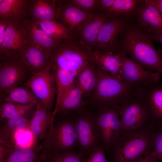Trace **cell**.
Listing matches in <instances>:
<instances>
[{
  "label": "cell",
  "instance_id": "cell-22",
  "mask_svg": "<svg viewBox=\"0 0 162 162\" xmlns=\"http://www.w3.org/2000/svg\"><path fill=\"white\" fill-rule=\"evenodd\" d=\"M29 0H0V21L22 23L29 18Z\"/></svg>",
  "mask_w": 162,
  "mask_h": 162
},
{
  "label": "cell",
  "instance_id": "cell-14",
  "mask_svg": "<svg viewBox=\"0 0 162 162\" xmlns=\"http://www.w3.org/2000/svg\"><path fill=\"white\" fill-rule=\"evenodd\" d=\"M57 2V20H59L60 22L59 23L67 28L74 36L94 14L79 8L70 4L68 1Z\"/></svg>",
  "mask_w": 162,
  "mask_h": 162
},
{
  "label": "cell",
  "instance_id": "cell-17",
  "mask_svg": "<svg viewBox=\"0 0 162 162\" xmlns=\"http://www.w3.org/2000/svg\"><path fill=\"white\" fill-rule=\"evenodd\" d=\"M22 24L26 32L27 41L48 53L51 54L62 41L46 33L31 18L25 20Z\"/></svg>",
  "mask_w": 162,
  "mask_h": 162
},
{
  "label": "cell",
  "instance_id": "cell-25",
  "mask_svg": "<svg viewBox=\"0 0 162 162\" xmlns=\"http://www.w3.org/2000/svg\"><path fill=\"white\" fill-rule=\"evenodd\" d=\"M138 11L140 23L149 32H162V15L149 0L143 1Z\"/></svg>",
  "mask_w": 162,
  "mask_h": 162
},
{
  "label": "cell",
  "instance_id": "cell-41",
  "mask_svg": "<svg viewBox=\"0 0 162 162\" xmlns=\"http://www.w3.org/2000/svg\"><path fill=\"white\" fill-rule=\"evenodd\" d=\"M39 162H49L45 158L42 157V158Z\"/></svg>",
  "mask_w": 162,
  "mask_h": 162
},
{
  "label": "cell",
  "instance_id": "cell-26",
  "mask_svg": "<svg viewBox=\"0 0 162 162\" xmlns=\"http://www.w3.org/2000/svg\"><path fill=\"white\" fill-rule=\"evenodd\" d=\"M28 11L31 18L34 20L56 21L58 16L57 1L29 0Z\"/></svg>",
  "mask_w": 162,
  "mask_h": 162
},
{
  "label": "cell",
  "instance_id": "cell-27",
  "mask_svg": "<svg viewBox=\"0 0 162 162\" xmlns=\"http://www.w3.org/2000/svg\"><path fill=\"white\" fill-rule=\"evenodd\" d=\"M36 105L0 102V120L3 123L9 119L20 117L31 118L34 111Z\"/></svg>",
  "mask_w": 162,
  "mask_h": 162
},
{
  "label": "cell",
  "instance_id": "cell-29",
  "mask_svg": "<svg viewBox=\"0 0 162 162\" xmlns=\"http://www.w3.org/2000/svg\"><path fill=\"white\" fill-rule=\"evenodd\" d=\"M52 71L54 76L57 90L56 106L73 84L76 76L80 72L61 70Z\"/></svg>",
  "mask_w": 162,
  "mask_h": 162
},
{
  "label": "cell",
  "instance_id": "cell-37",
  "mask_svg": "<svg viewBox=\"0 0 162 162\" xmlns=\"http://www.w3.org/2000/svg\"><path fill=\"white\" fill-rule=\"evenodd\" d=\"M115 0H98V6L104 13L110 8Z\"/></svg>",
  "mask_w": 162,
  "mask_h": 162
},
{
  "label": "cell",
  "instance_id": "cell-40",
  "mask_svg": "<svg viewBox=\"0 0 162 162\" xmlns=\"http://www.w3.org/2000/svg\"><path fill=\"white\" fill-rule=\"evenodd\" d=\"M150 154H147L144 157L139 159L135 162H153L150 157Z\"/></svg>",
  "mask_w": 162,
  "mask_h": 162
},
{
  "label": "cell",
  "instance_id": "cell-36",
  "mask_svg": "<svg viewBox=\"0 0 162 162\" xmlns=\"http://www.w3.org/2000/svg\"><path fill=\"white\" fill-rule=\"evenodd\" d=\"M105 148L101 146L95 150L84 162H108L105 156Z\"/></svg>",
  "mask_w": 162,
  "mask_h": 162
},
{
  "label": "cell",
  "instance_id": "cell-12",
  "mask_svg": "<svg viewBox=\"0 0 162 162\" xmlns=\"http://www.w3.org/2000/svg\"><path fill=\"white\" fill-rule=\"evenodd\" d=\"M160 75L153 70L145 69L140 64L126 55L122 57V79L129 84L139 86H146L158 82Z\"/></svg>",
  "mask_w": 162,
  "mask_h": 162
},
{
  "label": "cell",
  "instance_id": "cell-1",
  "mask_svg": "<svg viewBox=\"0 0 162 162\" xmlns=\"http://www.w3.org/2000/svg\"><path fill=\"white\" fill-rule=\"evenodd\" d=\"M155 126L149 122L141 127L122 130L106 150L110 162H135L154 149Z\"/></svg>",
  "mask_w": 162,
  "mask_h": 162
},
{
  "label": "cell",
  "instance_id": "cell-10",
  "mask_svg": "<svg viewBox=\"0 0 162 162\" xmlns=\"http://www.w3.org/2000/svg\"><path fill=\"white\" fill-rule=\"evenodd\" d=\"M6 21L5 32L0 41V60L18 59L20 50L27 42L26 32L22 23Z\"/></svg>",
  "mask_w": 162,
  "mask_h": 162
},
{
  "label": "cell",
  "instance_id": "cell-24",
  "mask_svg": "<svg viewBox=\"0 0 162 162\" xmlns=\"http://www.w3.org/2000/svg\"><path fill=\"white\" fill-rule=\"evenodd\" d=\"M106 14H94L87 20L75 33L82 44L92 49L103 25L109 19Z\"/></svg>",
  "mask_w": 162,
  "mask_h": 162
},
{
  "label": "cell",
  "instance_id": "cell-21",
  "mask_svg": "<svg viewBox=\"0 0 162 162\" xmlns=\"http://www.w3.org/2000/svg\"><path fill=\"white\" fill-rule=\"evenodd\" d=\"M83 95L75 80L73 84L65 92L58 104L53 111V114H66L72 111L77 112L84 110L88 104L82 98Z\"/></svg>",
  "mask_w": 162,
  "mask_h": 162
},
{
  "label": "cell",
  "instance_id": "cell-35",
  "mask_svg": "<svg viewBox=\"0 0 162 162\" xmlns=\"http://www.w3.org/2000/svg\"><path fill=\"white\" fill-rule=\"evenodd\" d=\"M68 1L70 4L79 8L84 11L91 13L89 11L98 6V0H72Z\"/></svg>",
  "mask_w": 162,
  "mask_h": 162
},
{
  "label": "cell",
  "instance_id": "cell-19",
  "mask_svg": "<svg viewBox=\"0 0 162 162\" xmlns=\"http://www.w3.org/2000/svg\"><path fill=\"white\" fill-rule=\"evenodd\" d=\"M124 55L126 54L120 50L104 51L96 50L92 51L91 57L97 66L105 70L116 78L122 80V57Z\"/></svg>",
  "mask_w": 162,
  "mask_h": 162
},
{
  "label": "cell",
  "instance_id": "cell-5",
  "mask_svg": "<svg viewBox=\"0 0 162 162\" xmlns=\"http://www.w3.org/2000/svg\"><path fill=\"white\" fill-rule=\"evenodd\" d=\"M92 51L75 38L64 40L51 54V70L80 72L92 61Z\"/></svg>",
  "mask_w": 162,
  "mask_h": 162
},
{
  "label": "cell",
  "instance_id": "cell-38",
  "mask_svg": "<svg viewBox=\"0 0 162 162\" xmlns=\"http://www.w3.org/2000/svg\"><path fill=\"white\" fill-rule=\"evenodd\" d=\"M155 7L162 15V0H149Z\"/></svg>",
  "mask_w": 162,
  "mask_h": 162
},
{
  "label": "cell",
  "instance_id": "cell-16",
  "mask_svg": "<svg viewBox=\"0 0 162 162\" xmlns=\"http://www.w3.org/2000/svg\"><path fill=\"white\" fill-rule=\"evenodd\" d=\"M50 55L27 41L19 53L18 59L26 68L32 76L48 66Z\"/></svg>",
  "mask_w": 162,
  "mask_h": 162
},
{
  "label": "cell",
  "instance_id": "cell-9",
  "mask_svg": "<svg viewBox=\"0 0 162 162\" xmlns=\"http://www.w3.org/2000/svg\"><path fill=\"white\" fill-rule=\"evenodd\" d=\"M31 76L27 69L18 59L0 60V99Z\"/></svg>",
  "mask_w": 162,
  "mask_h": 162
},
{
  "label": "cell",
  "instance_id": "cell-15",
  "mask_svg": "<svg viewBox=\"0 0 162 162\" xmlns=\"http://www.w3.org/2000/svg\"><path fill=\"white\" fill-rule=\"evenodd\" d=\"M120 113L123 130L138 128L149 122L138 97L133 98L120 106Z\"/></svg>",
  "mask_w": 162,
  "mask_h": 162
},
{
  "label": "cell",
  "instance_id": "cell-4",
  "mask_svg": "<svg viewBox=\"0 0 162 162\" xmlns=\"http://www.w3.org/2000/svg\"><path fill=\"white\" fill-rule=\"evenodd\" d=\"M66 114H57L48 130L47 135L42 143L41 154L49 155L67 152H76L77 137L73 118Z\"/></svg>",
  "mask_w": 162,
  "mask_h": 162
},
{
  "label": "cell",
  "instance_id": "cell-11",
  "mask_svg": "<svg viewBox=\"0 0 162 162\" xmlns=\"http://www.w3.org/2000/svg\"><path fill=\"white\" fill-rule=\"evenodd\" d=\"M138 97L150 122L162 126V84L155 82L142 86Z\"/></svg>",
  "mask_w": 162,
  "mask_h": 162
},
{
  "label": "cell",
  "instance_id": "cell-42",
  "mask_svg": "<svg viewBox=\"0 0 162 162\" xmlns=\"http://www.w3.org/2000/svg\"><path fill=\"white\" fill-rule=\"evenodd\" d=\"M161 162H162V161Z\"/></svg>",
  "mask_w": 162,
  "mask_h": 162
},
{
  "label": "cell",
  "instance_id": "cell-30",
  "mask_svg": "<svg viewBox=\"0 0 162 162\" xmlns=\"http://www.w3.org/2000/svg\"><path fill=\"white\" fill-rule=\"evenodd\" d=\"M39 101L29 88L23 86L14 88L0 99V102L21 104H36Z\"/></svg>",
  "mask_w": 162,
  "mask_h": 162
},
{
  "label": "cell",
  "instance_id": "cell-18",
  "mask_svg": "<svg viewBox=\"0 0 162 162\" xmlns=\"http://www.w3.org/2000/svg\"><path fill=\"white\" fill-rule=\"evenodd\" d=\"M55 116L53 111L48 112L40 101L37 103L28 126V131L32 134V140L38 142L45 140Z\"/></svg>",
  "mask_w": 162,
  "mask_h": 162
},
{
  "label": "cell",
  "instance_id": "cell-32",
  "mask_svg": "<svg viewBox=\"0 0 162 162\" xmlns=\"http://www.w3.org/2000/svg\"><path fill=\"white\" fill-rule=\"evenodd\" d=\"M139 1L135 0H115L110 8L104 13L109 17L125 15L134 10Z\"/></svg>",
  "mask_w": 162,
  "mask_h": 162
},
{
  "label": "cell",
  "instance_id": "cell-34",
  "mask_svg": "<svg viewBox=\"0 0 162 162\" xmlns=\"http://www.w3.org/2000/svg\"><path fill=\"white\" fill-rule=\"evenodd\" d=\"M150 156L153 162L162 161V126H155L154 149Z\"/></svg>",
  "mask_w": 162,
  "mask_h": 162
},
{
  "label": "cell",
  "instance_id": "cell-8",
  "mask_svg": "<svg viewBox=\"0 0 162 162\" xmlns=\"http://www.w3.org/2000/svg\"><path fill=\"white\" fill-rule=\"evenodd\" d=\"M120 111V106L114 105L98 109L94 115L101 133L102 145L106 150L123 130Z\"/></svg>",
  "mask_w": 162,
  "mask_h": 162
},
{
  "label": "cell",
  "instance_id": "cell-3",
  "mask_svg": "<svg viewBox=\"0 0 162 162\" xmlns=\"http://www.w3.org/2000/svg\"><path fill=\"white\" fill-rule=\"evenodd\" d=\"M119 50L144 68L162 75V54L154 46L152 37L135 28L126 32Z\"/></svg>",
  "mask_w": 162,
  "mask_h": 162
},
{
  "label": "cell",
  "instance_id": "cell-39",
  "mask_svg": "<svg viewBox=\"0 0 162 162\" xmlns=\"http://www.w3.org/2000/svg\"><path fill=\"white\" fill-rule=\"evenodd\" d=\"M152 35L153 39L159 41L162 45V32L154 33L152 34ZM159 51L162 54V49L159 50Z\"/></svg>",
  "mask_w": 162,
  "mask_h": 162
},
{
  "label": "cell",
  "instance_id": "cell-23",
  "mask_svg": "<svg viewBox=\"0 0 162 162\" xmlns=\"http://www.w3.org/2000/svg\"><path fill=\"white\" fill-rule=\"evenodd\" d=\"M3 147L5 151L4 162H39L42 158L41 143L33 140L29 146L18 145L9 149Z\"/></svg>",
  "mask_w": 162,
  "mask_h": 162
},
{
  "label": "cell",
  "instance_id": "cell-13",
  "mask_svg": "<svg viewBox=\"0 0 162 162\" xmlns=\"http://www.w3.org/2000/svg\"><path fill=\"white\" fill-rule=\"evenodd\" d=\"M124 23L121 18L109 19L101 27L93 47L104 51H116L118 39L124 28Z\"/></svg>",
  "mask_w": 162,
  "mask_h": 162
},
{
  "label": "cell",
  "instance_id": "cell-20",
  "mask_svg": "<svg viewBox=\"0 0 162 162\" xmlns=\"http://www.w3.org/2000/svg\"><path fill=\"white\" fill-rule=\"evenodd\" d=\"M31 118L20 117L9 119L3 123L0 127V146L8 149L17 146V134L20 132L28 131Z\"/></svg>",
  "mask_w": 162,
  "mask_h": 162
},
{
  "label": "cell",
  "instance_id": "cell-31",
  "mask_svg": "<svg viewBox=\"0 0 162 162\" xmlns=\"http://www.w3.org/2000/svg\"><path fill=\"white\" fill-rule=\"evenodd\" d=\"M40 28L53 38L61 41L75 38L70 32L62 25L52 20H35Z\"/></svg>",
  "mask_w": 162,
  "mask_h": 162
},
{
  "label": "cell",
  "instance_id": "cell-7",
  "mask_svg": "<svg viewBox=\"0 0 162 162\" xmlns=\"http://www.w3.org/2000/svg\"><path fill=\"white\" fill-rule=\"evenodd\" d=\"M22 85L32 91L48 112H52L57 90L50 63L46 68L30 76Z\"/></svg>",
  "mask_w": 162,
  "mask_h": 162
},
{
  "label": "cell",
  "instance_id": "cell-2",
  "mask_svg": "<svg viewBox=\"0 0 162 162\" xmlns=\"http://www.w3.org/2000/svg\"><path fill=\"white\" fill-rule=\"evenodd\" d=\"M97 81L90 102L98 109L112 106H121L138 97L142 86L129 84L113 76L97 66Z\"/></svg>",
  "mask_w": 162,
  "mask_h": 162
},
{
  "label": "cell",
  "instance_id": "cell-6",
  "mask_svg": "<svg viewBox=\"0 0 162 162\" xmlns=\"http://www.w3.org/2000/svg\"><path fill=\"white\" fill-rule=\"evenodd\" d=\"M78 112L73 118L77 135V148L79 152L87 158L103 146L101 134L94 115L86 113L84 110Z\"/></svg>",
  "mask_w": 162,
  "mask_h": 162
},
{
  "label": "cell",
  "instance_id": "cell-33",
  "mask_svg": "<svg viewBox=\"0 0 162 162\" xmlns=\"http://www.w3.org/2000/svg\"><path fill=\"white\" fill-rule=\"evenodd\" d=\"M43 157L49 162H84L86 159L82 154L79 152H65Z\"/></svg>",
  "mask_w": 162,
  "mask_h": 162
},
{
  "label": "cell",
  "instance_id": "cell-28",
  "mask_svg": "<svg viewBox=\"0 0 162 162\" xmlns=\"http://www.w3.org/2000/svg\"><path fill=\"white\" fill-rule=\"evenodd\" d=\"M75 80L83 96H88L92 93L97 81L96 65L92 61L77 75Z\"/></svg>",
  "mask_w": 162,
  "mask_h": 162
}]
</instances>
